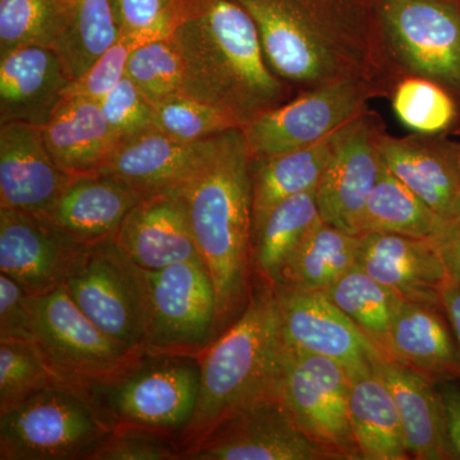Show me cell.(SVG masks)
Masks as SVG:
<instances>
[{"mask_svg": "<svg viewBox=\"0 0 460 460\" xmlns=\"http://www.w3.org/2000/svg\"><path fill=\"white\" fill-rule=\"evenodd\" d=\"M74 177L50 155L41 127L0 124V208L41 217Z\"/></svg>", "mask_w": 460, "mask_h": 460, "instance_id": "cell-18", "label": "cell"}, {"mask_svg": "<svg viewBox=\"0 0 460 460\" xmlns=\"http://www.w3.org/2000/svg\"><path fill=\"white\" fill-rule=\"evenodd\" d=\"M371 5L378 47L395 84L417 75L460 90L456 0H371Z\"/></svg>", "mask_w": 460, "mask_h": 460, "instance_id": "cell-6", "label": "cell"}, {"mask_svg": "<svg viewBox=\"0 0 460 460\" xmlns=\"http://www.w3.org/2000/svg\"><path fill=\"white\" fill-rule=\"evenodd\" d=\"M386 353L420 372L443 374L458 368L456 347L434 305L402 299L396 308Z\"/></svg>", "mask_w": 460, "mask_h": 460, "instance_id": "cell-28", "label": "cell"}, {"mask_svg": "<svg viewBox=\"0 0 460 460\" xmlns=\"http://www.w3.org/2000/svg\"><path fill=\"white\" fill-rule=\"evenodd\" d=\"M154 127L181 141H199L242 128L234 115L208 102L178 93L153 102Z\"/></svg>", "mask_w": 460, "mask_h": 460, "instance_id": "cell-37", "label": "cell"}, {"mask_svg": "<svg viewBox=\"0 0 460 460\" xmlns=\"http://www.w3.org/2000/svg\"><path fill=\"white\" fill-rule=\"evenodd\" d=\"M458 162L460 166V146H458Z\"/></svg>", "mask_w": 460, "mask_h": 460, "instance_id": "cell-47", "label": "cell"}, {"mask_svg": "<svg viewBox=\"0 0 460 460\" xmlns=\"http://www.w3.org/2000/svg\"><path fill=\"white\" fill-rule=\"evenodd\" d=\"M272 287L284 339L292 349L332 359L343 366L350 380L390 357L325 293Z\"/></svg>", "mask_w": 460, "mask_h": 460, "instance_id": "cell-14", "label": "cell"}, {"mask_svg": "<svg viewBox=\"0 0 460 460\" xmlns=\"http://www.w3.org/2000/svg\"><path fill=\"white\" fill-rule=\"evenodd\" d=\"M198 356V407L180 438L181 452L235 411L281 396L288 344L274 287L253 293L238 320Z\"/></svg>", "mask_w": 460, "mask_h": 460, "instance_id": "cell-4", "label": "cell"}, {"mask_svg": "<svg viewBox=\"0 0 460 460\" xmlns=\"http://www.w3.org/2000/svg\"><path fill=\"white\" fill-rule=\"evenodd\" d=\"M349 374L343 366L288 347L281 399L305 435L341 459H362L349 417Z\"/></svg>", "mask_w": 460, "mask_h": 460, "instance_id": "cell-12", "label": "cell"}, {"mask_svg": "<svg viewBox=\"0 0 460 460\" xmlns=\"http://www.w3.org/2000/svg\"><path fill=\"white\" fill-rule=\"evenodd\" d=\"M321 220L316 190L292 196L272 208L252 241V259L266 283L278 284L284 266Z\"/></svg>", "mask_w": 460, "mask_h": 460, "instance_id": "cell-30", "label": "cell"}, {"mask_svg": "<svg viewBox=\"0 0 460 460\" xmlns=\"http://www.w3.org/2000/svg\"><path fill=\"white\" fill-rule=\"evenodd\" d=\"M323 293L386 353L387 334L402 299L401 296L374 279L359 265L350 269Z\"/></svg>", "mask_w": 460, "mask_h": 460, "instance_id": "cell-32", "label": "cell"}, {"mask_svg": "<svg viewBox=\"0 0 460 460\" xmlns=\"http://www.w3.org/2000/svg\"><path fill=\"white\" fill-rule=\"evenodd\" d=\"M443 222L383 162L380 177L372 190L363 214L362 234L380 232L408 237L432 238Z\"/></svg>", "mask_w": 460, "mask_h": 460, "instance_id": "cell-31", "label": "cell"}, {"mask_svg": "<svg viewBox=\"0 0 460 460\" xmlns=\"http://www.w3.org/2000/svg\"><path fill=\"white\" fill-rule=\"evenodd\" d=\"M441 305L452 323L460 350V283L450 278L441 293Z\"/></svg>", "mask_w": 460, "mask_h": 460, "instance_id": "cell-46", "label": "cell"}, {"mask_svg": "<svg viewBox=\"0 0 460 460\" xmlns=\"http://www.w3.org/2000/svg\"><path fill=\"white\" fill-rule=\"evenodd\" d=\"M62 286L111 341L129 352L146 350V275L114 238L84 248Z\"/></svg>", "mask_w": 460, "mask_h": 460, "instance_id": "cell-8", "label": "cell"}, {"mask_svg": "<svg viewBox=\"0 0 460 460\" xmlns=\"http://www.w3.org/2000/svg\"><path fill=\"white\" fill-rule=\"evenodd\" d=\"M177 193L189 211L199 259L213 278L217 326L243 302L252 259L251 157L242 128L224 133L213 157Z\"/></svg>", "mask_w": 460, "mask_h": 460, "instance_id": "cell-3", "label": "cell"}, {"mask_svg": "<svg viewBox=\"0 0 460 460\" xmlns=\"http://www.w3.org/2000/svg\"><path fill=\"white\" fill-rule=\"evenodd\" d=\"M111 432L83 387L58 384L0 413V459L90 460Z\"/></svg>", "mask_w": 460, "mask_h": 460, "instance_id": "cell-7", "label": "cell"}, {"mask_svg": "<svg viewBox=\"0 0 460 460\" xmlns=\"http://www.w3.org/2000/svg\"><path fill=\"white\" fill-rule=\"evenodd\" d=\"M33 341L31 295L16 280L0 274V341Z\"/></svg>", "mask_w": 460, "mask_h": 460, "instance_id": "cell-43", "label": "cell"}, {"mask_svg": "<svg viewBox=\"0 0 460 460\" xmlns=\"http://www.w3.org/2000/svg\"><path fill=\"white\" fill-rule=\"evenodd\" d=\"M187 460H328L341 456L305 435L281 396L265 399L215 426L181 450Z\"/></svg>", "mask_w": 460, "mask_h": 460, "instance_id": "cell-13", "label": "cell"}, {"mask_svg": "<svg viewBox=\"0 0 460 460\" xmlns=\"http://www.w3.org/2000/svg\"><path fill=\"white\" fill-rule=\"evenodd\" d=\"M456 2H458V3H459V4H460V0H456Z\"/></svg>", "mask_w": 460, "mask_h": 460, "instance_id": "cell-48", "label": "cell"}, {"mask_svg": "<svg viewBox=\"0 0 460 460\" xmlns=\"http://www.w3.org/2000/svg\"><path fill=\"white\" fill-rule=\"evenodd\" d=\"M33 343L66 383L84 386L114 374L138 353L107 337L58 286L31 296Z\"/></svg>", "mask_w": 460, "mask_h": 460, "instance_id": "cell-10", "label": "cell"}, {"mask_svg": "<svg viewBox=\"0 0 460 460\" xmlns=\"http://www.w3.org/2000/svg\"><path fill=\"white\" fill-rule=\"evenodd\" d=\"M86 247L38 215L0 208V271L29 295L62 286Z\"/></svg>", "mask_w": 460, "mask_h": 460, "instance_id": "cell-17", "label": "cell"}, {"mask_svg": "<svg viewBox=\"0 0 460 460\" xmlns=\"http://www.w3.org/2000/svg\"><path fill=\"white\" fill-rule=\"evenodd\" d=\"M126 75L151 102L183 93V62L171 38L135 48L127 63Z\"/></svg>", "mask_w": 460, "mask_h": 460, "instance_id": "cell-38", "label": "cell"}, {"mask_svg": "<svg viewBox=\"0 0 460 460\" xmlns=\"http://www.w3.org/2000/svg\"><path fill=\"white\" fill-rule=\"evenodd\" d=\"M361 235L321 220L290 257L275 286L323 292L358 261Z\"/></svg>", "mask_w": 460, "mask_h": 460, "instance_id": "cell-29", "label": "cell"}, {"mask_svg": "<svg viewBox=\"0 0 460 460\" xmlns=\"http://www.w3.org/2000/svg\"><path fill=\"white\" fill-rule=\"evenodd\" d=\"M72 80L65 60L50 48L23 47L0 56V124L44 126Z\"/></svg>", "mask_w": 460, "mask_h": 460, "instance_id": "cell-23", "label": "cell"}, {"mask_svg": "<svg viewBox=\"0 0 460 460\" xmlns=\"http://www.w3.org/2000/svg\"><path fill=\"white\" fill-rule=\"evenodd\" d=\"M69 0H0V56L23 47L59 49Z\"/></svg>", "mask_w": 460, "mask_h": 460, "instance_id": "cell-33", "label": "cell"}, {"mask_svg": "<svg viewBox=\"0 0 460 460\" xmlns=\"http://www.w3.org/2000/svg\"><path fill=\"white\" fill-rule=\"evenodd\" d=\"M445 425L447 440L452 449L453 458L460 459V392L456 387H445L443 394Z\"/></svg>", "mask_w": 460, "mask_h": 460, "instance_id": "cell-45", "label": "cell"}, {"mask_svg": "<svg viewBox=\"0 0 460 460\" xmlns=\"http://www.w3.org/2000/svg\"><path fill=\"white\" fill-rule=\"evenodd\" d=\"M452 279L460 283V217L444 220L431 238Z\"/></svg>", "mask_w": 460, "mask_h": 460, "instance_id": "cell-44", "label": "cell"}, {"mask_svg": "<svg viewBox=\"0 0 460 460\" xmlns=\"http://www.w3.org/2000/svg\"><path fill=\"white\" fill-rule=\"evenodd\" d=\"M347 126L311 146L251 159L252 241L275 206L292 196L317 189Z\"/></svg>", "mask_w": 460, "mask_h": 460, "instance_id": "cell-26", "label": "cell"}, {"mask_svg": "<svg viewBox=\"0 0 460 460\" xmlns=\"http://www.w3.org/2000/svg\"><path fill=\"white\" fill-rule=\"evenodd\" d=\"M119 38L136 47L171 38L180 17V0H111Z\"/></svg>", "mask_w": 460, "mask_h": 460, "instance_id": "cell-39", "label": "cell"}, {"mask_svg": "<svg viewBox=\"0 0 460 460\" xmlns=\"http://www.w3.org/2000/svg\"><path fill=\"white\" fill-rule=\"evenodd\" d=\"M41 131L50 155L72 175L99 172L119 142L99 102L89 99H63Z\"/></svg>", "mask_w": 460, "mask_h": 460, "instance_id": "cell-25", "label": "cell"}, {"mask_svg": "<svg viewBox=\"0 0 460 460\" xmlns=\"http://www.w3.org/2000/svg\"><path fill=\"white\" fill-rule=\"evenodd\" d=\"M144 198L104 172L75 175L41 217L75 243L90 246L114 238L124 217Z\"/></svg>", "mask_w": 460, "mask_h": 460, "instance_id": "cell-21", "label": "cell"}, {"mask_svg": "<svg viewBox=\"0 0 460 460\" xmlns=\"http://www.w3.org/2000/svg\"><path fill=\"white\" fill-rule=\"evenodd\" d=\"M383 132L370 111L348 124L316 189L321 219L349 234H362L366 205L383 169Z\"/></svg>", "mask_w": 460, "mask_h": 460, "instance_id": "cell-15", "label": "cell"}, {"mask_svg": "<svg viewBox=\"0 0 460 460\" xmlns=\"http://www.w3.org/2000/svg\"><path fill=\"white\" fill-rule=\"evenodd\" d=\"M135 48L131 41L119 38L86 72L69 83L63 98L104 99L126 77L127 63Z\"/></svg>", "mask_w": 460, "mask_h": 460, "instance_id": "cell-42", "label": "cell"}, {"mask_svg": "<svg viewBox=\"0 0 460 460\" xmlns=\"http://www.w3.org/2000/svg\"><path fill=\"white\" fill-rule=\"evenodd\" d=\"M114 241L146 271L199 256L189 211L177 192L145 196L124 217Z\"/></svg>", "mask_w": 460, "mask_h": 460, "instance_id": "cell-20", "label": "cell"}, {"mask_svg": "<svg viewBox=\"0 0 460 460\" xmlns=\"http://www.w3.org/2000/svg\"><path fill=\"white\" fill-rule=\"evenodd\" d=\"M224 133L205 140L181 141L159 129H148L118 142L99 172L145 196L177 192L213 157Z\"/></svg>", "mask_w": 460, "mask_h": 460, "instance_id": "cell-16", "label": "cell"}, {"mask_svg": "<svg viewBox=\"0 0 460 460\" xmlns=\"http://www.w3.org/2000/svg\"><path fill=\"white\" fill-rule=\"evenodd\" d=\"M181 459L175 436L141 428L114 429L90 460Z\"/></svg>", "mask_w": 460, "mask_h": 460, "instance_id": "cell-40", "label": "cell"}, {"mask_svg": "<svg viewBox=\"0 0 460 460\" xmlns=\"http://www.w3.org/2000/svg\"><path fill=\"white\" fill-rule=\"evenodd\" d=\"M171 39L183 62L184 95L229 111L243 127L296 95L271 71L255 18L239 0H180Z\"/></svg>", "mask_w": 460, "mask_h": 460, "instance_id": "cell-2", "label": "cell"}, {"mask_svg": "<svg viewBox=\"0 0 460 460\" xmlns=\"http://www.w3.org/2000/svg\"><path fill=\"white\" fill-rule=\"evenodd\" d=\"M146 350L199 354L217 323V290L199 256L146 271Z\"/></svg>", "mask_w": 460, "mask_h": 460, "instance_id": "cell-11", "label": "cell"}, {"mask_svg": "<svg viewBox=\"0 0 460 460\" xmlns=\"http://www.w3.org/2000/svg\"><path fill=\"white\" fill-rule=\"evenodd\" d=\"M375 367L394 398L405 447L411 458L452 459L443 401L425 375L392 357L380 359Z\"/></svg>", "mask_w": 460, "mask_h": 460, "instance_id": "cell-24", "label": "cell"}, {"mask_svg": "<svg viewBox=\"0 0 460 460\" xmlns=\"http://www.w3.org/2000/svg\"><path fill=\"white\" fill-rule=\"evenodd\" d=\"M349 417L362 459L410 458L394 398L376 367L353 378Z\"/></svg>", "mask_w": 460, "mask_h": 460, "instance_id": "cell-27", "label": "cell"}, {"mask_svg": "<svg viewBox=\"0 0 460 460\" xmlns=\"http://www.w3.org/2000/svg\"><path fill=\"white\" fill-rule=\"evenodd\" d=\"M118 140L140 135L154 127V105L128 75L99 102Z\"/></svg>", "mask_w": 460, "mask_h": 460, "instance_id": "cell-41", "label": "cell"}, {"mask_svg": "<svg viewBox=\"0 0 460 460\" xmlns=\"http://www.w3.org/2000/svg\"><path fill=\"white\" fill-rule=\"evenodd\" d=\"M384 95L367 80H347L302 91L279 107L260 114L242 128L251 159L279 155L311 146L367 111Z\"/></svg>", "mask_w": 460, "mask_h": 460, "instance_id": "cell-9", "label": "cell"}, {"mask_svg": "<svg viewBox=\"0 0 460 460\" xmlns=\"http://www.w3.org/2000/svg\"><path fill=\"white\" fill-rule=\"evenodd\" d=\"M118 40L111 0H69V25L57 53L72 77L86 72Z\"/></svg>", "mask_w": 460, "mask_h": 460, "instance_id": "cell-34", "label": "cell"}, {"mask_svg": "<svg viewBox=\"0 0 460 460\" xmlns=\"http://www.w3.org/2000/svg\"><path fill=\"white\" fill-rule=\"evenodd\" d=\"M111 429L141 428L180 438L198 407V354L142 350L114 374L81 386Z\"/></svg>", "mask_w": 460, "mask_h": 460, "instance_id": "cell-5", "label": "cell"}, {"mask_svg": "<svg viewBox=\"0 0 460 460\" xmlns=\"http://www.w3.org/2000/svg\"><path fill=\"white\" fill-rule=\"evenodd\" d=\"M62 383L33 341H0V413Z\"/></svg>", "mask_w": 460, "mask_h": 460, "instance_id": "cell-36", "label": "cell"}, {"mask_svg": "<svg viewBox=\"0 0 460 460\" xmlns=\"http://www.w3.org/2000/svg\"><path fill=\"white\" fill-rule=\"evenodd\" d=\"M447 87L425 77L402 78L393 87V111L407 128L420 135L447 131L456 118V105Z\"/></svg>", "mask_w": 460, "mask_h": 460, "instance_id": "cell-35", "label": "cell"}, {"mask_svg": "<svg viewBox=\"0 0 460 460\" xmlns=\"http://www.w3.org/2000/svg\"><path fill=\"white\" fill-rule=\"evenodd\" d=\"M357 265L402 299L434 307L441 305V293L450 279L431 238L363 233Z\"/></svg>", "mask_w": 460, "mask_h": 460, "instance_id": "cell-19", "label": "cell"}, {"mask_svg": "<svg viewBox=\"0 0 460 460\" xmlns=\"http://www.w3.org/2000/svg\"><path fill=\"white\" fill-rule=\"evenodd\" d=\"M255 18L266 62L296 93L367 80L384 95L387 72L371 0H239Z\"/></svg>", "mask_w": 460, "mask_h": 460, "instance_id": "cell-1", "label": "cell"}, {"mask_svg": "<svg viewBox=\"0 0 460 460\" xmlns=\"http://www.w3.org/2000/svg\"><path fill=\"white\" fill-rule=\"evenodd\" d=\"M378 146L386 168L441 219L460 217L458 146L436 135L396 138L384 132Z\"/></svg>", "mask_w": 460, "mask_h": 460, "instance_id": "cell-22", "label": "cell"}]
</instances>
